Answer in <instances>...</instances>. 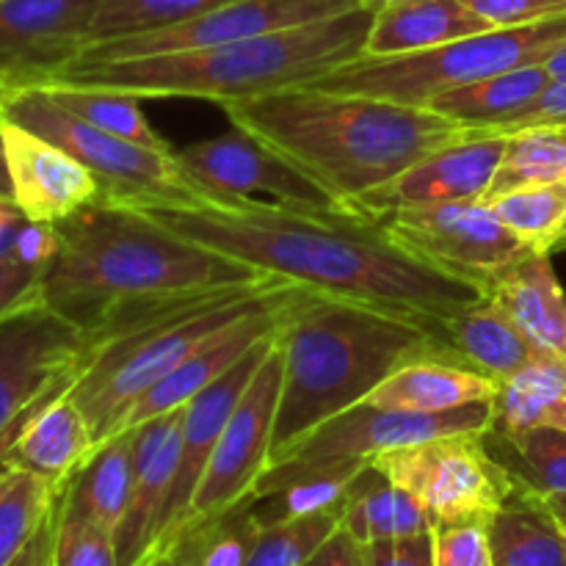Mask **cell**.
<instances>
[{"mask_svg": "<svg viewBox=\"0 0 566 566\" xmlns=\"http://www.w3.org/2000/svg\"><path fill=\"white\" fill-rule=\"evenodd\" d=\"M175 235L252 265L269 276L374 304L442 329L486 298V287L429 265L348 210L293 208L263 199L142 208Z\"/></svg>", "mask_w": 566, "mask_h": 566, "instance_id": "6da1fadb", "label": "cell"}, {"mask_svg": "<svg viewBox=\"0 0 566 566\" xmlns=\"http://www.w3.org/2000/svg\"><path fill=\"white\" fill-rule=\"evenodd\" d=\"M59 252L42 302L105 340L191 298L271 280L263 271L175 235L142 208L94 205L55 224Z\"/></svg>", "mask_w": 566, "mask_h": 566, "instance_id": "7a4b0ae2", "label": "cell"}, {"mask_svg": "<svg viewBox=\"0 0 566 566\" xmlns=\"http://www.w3.org/2000/svg\"><path fill=\"white\" fill-rule=\"evenodd\" d=\"M221 108L232 127L291 160L348 213L365 193L434 149L470 136V130L431 108L326 92L313 83Z\"/></svg>", "mask_w": 566, "mask_h": 566, "instance_id": "3957f363", "label": "cell"}, {"mask_svg": "<svg viewBox=\"0 0 566 566\" xmlns=\"http://www.w3.org/2000/svg\"><path fill=\"white\" fill-rule=\"evenodd\" d=\"M274 340L282 354V390L271 464L324 420L363 403L403 365L457 354L442 329L426 321L310 287L282 310Z\"/></svg>", "mask_w": 566, "mask_h": 566, "instance_id": "277c9868", "label": "cell"}, {"mask_svg": "<svg viewBox=\"0 0 566 566\" xmlns=\"http://www.w3.org/2000/svg\"><path fill=\"white\" fill-rule=\"evenodd\" d=\"M374 14L376 9L359 6L346 14L213 48L108 64H70L44 83L108 88L138 99L197 97L219 105L241 103L282 88L307 86L357 61Z\"/></svg>", "mask_w": 566, "mask_h": 566, "instance_id": "5b68a950", "label": "cell"}, {"mask_svg": "<svg viewBox=\"0 0 566 566\" xmlns=\"http://www.w3.org/2000/svg\"><path fill=\"white\" fill-rule=\"evenodd\" d=\"M293 282L271 276L254 285H235L186 304L166 310L142 321L133 329L108 335L97 343L88 363L72 381V401L86 415L94 431V442L108 440L122 415L136 398H142L155 381L186 363L235 321L269 307L285 296Z\"/></svg>", "mask_w": 566, "mask_h": 566, "instance_id": "8992f818", "label": "cell"}, {"mask_svg": "<svg viewBox=\"0 0 566 566\" xmlns=\"http://www.w3.org/2000/svg\"><path fill=\"white\" fill-rule=\"evenodd\" d=\"M564 44L566 11L525 25L490 28L423 53H403L390 59L359 55L357 61L329 72L313 86L426 108L437 94L448 88L503 75L520 66L545 64Z\"/></svg>", "mask_w": 566, "mask_h": 566, "instance_id": "52a82bcc", "label": "cell"}, {"mask_svg": "<svg viewBox=\"0 0 566 566\" xmlns=\"http://www.w3.org/2000/svg\"><path fill=\"white\" fill-rule=\"evenodd\" d=\"M0 116L50 144L86 166L103 188L99 205L122 208H171V205L208 202L199 188L182 175L177 153L144 147L127 138L88 125L70 114L39 88H9L0 92Z\"/></svg>", "mask_w": 566, "mask_h": 566, "instance_id": "ba28073f", "label": "cell"}, {"mask_svg": "<svg viewBox=\"0 0 566 566\" xmlns=\"http://www.w3.org/2000/svg\"><path fill=\"white\" fill-rule=\"evenodd\" d=\"M370 464L409 492L434 525H486L517 490V475L490 451L486 431H459L392 448Z\"/></svg>", "mask_w": 566, "mask_h": 566, "instance_id": "9c48e42d", "label": "cell"}, {"mask_svg": "<svg viewBox=\"0 0 566 566\" xmlns=\"http://www.w3.org/2000/svg\"><path fill=\"white\" fill-rule=\"evenodd\" d=\"M97 337L50 310L42 296L0 318V459L28 418L72 381Z\"/></svg>", "mask_w": 566, "mask_h": 566, "instance_id": "30bf717a", "label": "cell"}, {"mask_svg": "<svg viewBox=\"0 0 566 566\" xmlns=\"http://www.w3.org/2000/svg\"><path fill=\"white\" fill-rule=\"evenodd\" d=\"M398 247L442 271L490 285L497 271L536 254L484 202H446L374 216Z\"/></svg>", "mask_w": 566, "mask_h": 566, "instance_id": "8fae6325", "label": "cell"}, {"mask_svg": "<svg viewBox=\"0 0 566 566\" xmlns=\"http://www.w3.org/2000/svg\"><path fill=\"white\" fill-rule=\"evenodd\" d=\"M359 6H363L359 0H227L205 14L177 22V25L88 42L72 64H108V61H133L213 48V44H227L235 39L260 36V33L346 14Z\"/></svg>", "mask_w": 566, "mask_h": 566, "instance_id": "7c38bea8", "label": "cell"}, {"mask_svg": "<svg viewBox=\"0 0 566 566\" xmlns=\"http://www.w3.org/2000/svg\"><path fill=\"white\" fill-rule=\"evenodd\" d=\"M280 390L282 354L274 340V348H271V354L260 365L243 398L238 401L235 412H232L230 423H227L224 434H221L219 446H216L213 457H210V464L205 470L202 481H199L191 509H188L177 534L186 525L202 523V520L230 512L232 506H238V503L252 495L254 484H258L260 475L271 464V440H274Z\"/></svg>", "mask_w": 566, "mask_h": 566, "instance_id": "4fadbf2b", "label": "cell"}, {"mask_svg": "<svg viewBox=\"0 0 566 566\" xmlns=\"http://www.w3.org/2000/svg\"><path fill=\"white\" fill-rule=\"evenodd\" d=\"M177 160L182 175L202 191L208 202L271 197V202L293 208L346 210L291 160L276 155L241 127L180 149Z\"/></svg>", "mask_w": 566, "mask_h": 566, "instance_id": "5bb4252c", "label": "cell"}, {"mask_svg": "<svg viewBox=\"0 0 566 566\" xmlns=\"http://www.w3.org/2000/svg\"><path fill=\"white\" fill-rule=\"evenodd\" d=\"M492 420H495L492 401L468 403L448 412H403V409L354 403L352 409L324 420L318 429L310 431L280 462H287V459L293 462H343V459L370 462L392 448L415 446L434 437L459 434V431H490Z\"/></svg>", "mask_w": 566, "mask_h": 566, "instance_id": "9a60e30c", "label": "cell"}, {"mask_svg": "<svg viewBox=\"0 0 566 566\" xmlns=\"http://www.w3.org/2000/svg\"><path fill=\"white\" fill-rule=\"evenodd\" d=\"M103 0H3L0 92L39 86L81 55Z\"/></svg>", "mask_w": 566, "mask_h": 566, "instance_id": "2e32d148", "label": "cell"}, {"mask_svg": "<svg viewBox=\"0 0 566 566\" xmlns=\"http://www.w3.org/2000/svg\"><path fill=\"white\" fill-rule=\"evenodd\" d=\"M503 153H506V136H481L470 133L468 138L434 149L385 182L376 191L365 193L354 213L374 219V216L390 213L401 208H423V205L446 202H484L492 180L497 175Z\"/></svg>", "mask_w": 566, "mask_h": 566, "instance_id": "e0dca14e", "label": "cell"}, {"mask_svg": "<svg viewBox=\"0 0 566 566\" xmlns=\"http://www.w3.org/2000/svg\"><path fill=\"white\" fill-rule=\"evenodd\" d=\"M274 335L260 340L241 363L232 365L221 379H216L213 385L205 387L202 392H197V396L182 407L180 457H177V470L175 481H171L169 501H166L164 517H160L158 539H155L149 553L164 551L171 542V536L177 534V528L182 525V520H186L193 495H197L199 490V481H202L205 470H208L210 457H213L216 446H219L221 434H224L238 401H241L249 381L254 379L258 368L265 363L271 348H274Z\"/></svg>", "mask_w": 566, "mask_h": 566, "instance_id": "ac0fdd59", "label": "cell"}, {"mask_svg": "<svg viewBox=\"0 0 566 566\" xmlns=\"http://www.w3.org/2000/svg\"><path fill=\"white\" fill-rule=\"evenodd\" d=\"M11 199L28 221L61 224L103 202L97 177L48 138L3 119Z\"/></svg>", "mask_w": 566, "mask_h": 566, "instance_id": "d6986e66", "label": "cell"}, {"mask_svg": "<svg viewBox=\"0 0 566 566\" xmlns=\"http://www.w3.org/2000/svg\"><path fill=\"white\" fill-rule=\"evenodd\" d=\"M298 291H302V285H293L291 291L282 298H276L274 304L247 315V318L235 321V324L221 329L216 337H210V340L205 343L199 352H193L186 363L177 365L171 374H166L164 379L155 381L142 398H136V401L127 407V412L119 418L116 429L111 431V437L119 434V431H130L133 426L171 412V409L186 407L197 392H202L205 387L213 385L216 379H221L232 365L241 363L260 340L274 335L282 310L296 298Z\"/></svg>", "mask_w": 566, "mask_h": 566, "instance_id": "ffe728a7", "label": "cell"}, {"mask_svg": "<svg viewBox=\"0 0 566 566\" xmlns=\"http://www.w3.org/2000/svg\"><path fill=\"white\" fill-rule=\"evenodd\" d=\"M182 407L133 426V486L127 512L116 531L119 566H136L153 551L160 531L177 457H180Z\"/></svg>", "mask_w": 566, "mask_h": 566, "instance_id": "44dd1931", "label": "cell"}, {"mask_svg": "<svg viewBox=\"0 0 566 566\" xmlns=\"http://www.w3.org/2000/svg\"><path fill=\"white\" fill-rule=\"evenodd\" d=\"M97 448L86 415L70 392H55L22 423L0 464H17L64 486Z\"/></svg>", "mask_w": 566, "mask_h": 566, "instance_id": "7402d4cb", "label": "cell"}, {"mask_svg": "<svg viewBox=\"0 0 566 566\" xmlns=\"http://www.w3.org/2000/svg\"><path fill=\"white\" fill-rule=\"evenodd\" d=\"M497 387L501 381L475 370L457 354H440L398 368L363 403L403 412H448L468 403L495 401Z\"/></svg>", "mask_w": 566, "mask_h": 566, "instance_id": "603a6c76", "label": "cell"}, {"mask_svg": "<svg viewBox=\"0 0 566 566\" xmlns=\"http://www.w3.org/2000/svg\"><path fill=\"white\" fill-rule=\"evenodd\" d=\"M490 28L495 25L475 14L462 0H396L376 9L363 55L390 59V55L423 53Z\"/></svg>", "mask_w": 566, "mask_h": 566, "instance_id": "cb8c5ba5", "label": "cell"}, {"mask_svg": "<svg viewBox=\"0 0 566 566\" xmlns=\"http://www.w3.org/2000/svg\"><path fill=\"white\" fill-rule=\"evenodd\" d=\"M486 296L547 352L566 359V293L558 282L551 254H528L520 263L497 271Z\"/></svg>", "mask_w": 566, "mask_h": 566, "instance_id": "d4e9b609", "label": "cell"}, {"mask_svg": "<svg viewBox=\"0 0 566 566\" xmlns=\"http://www.w3.org/2000/svg\"><path fill=\"white\" fill-rule=\"evenodd\" d=\"M448 346L495 381H509L531 365L547 357V348L536 346L490 296L442 324Z\"/></svg>", "mask_w": 566, "mask_h": 566, "instance_id": "484cf974", "label": "cell"}, {"mask_svg": "<svg viewBox=\"0 0 566 566\" xmlns=\"http://www.w3.org/2000/svg\"><path fill=\"white\" fill-rule=\"evenodd\" d=\"M551 83L553 75L545 64L520 66V70L503 72V75L448 88V92L437 94L426 108L457 122L470 133L497 136V130L509 125L514 116L528 111Z\"/></svg>", "mask_w": 566, "mask_h": 566, "instance_id": "4316f807", "label": "cell"}, {"mask_svg": "<svg viewBox=\"0 0 566 566\" xmlns=\"http://www.w3.org/2000/svg\"><path fill=\"white\" fill-rule=\"evenodd\" d=\"M492 566H566V536L536 490L517 479L506 506L486 523Z\"/></svg>", "mask_w": 566, "mask_h": 566, "instance_id": "83f0119b", "label": "cell"}, {"mask_svg": "<svg viewBox=\"0 0 566 566\" xmlns=\"http://www.w3.org/2000/svg\"><path fill=\"white\" fill-rule=\"evenodd\" d=\"M340 528H346L359 545L381 539H407L429 534L434 528L431 514L409 492L398 490L374 464H365L346 492Z\"/></svg>", "mask_w": 566, "mask_h": 566, "instance_id": "f1b7e54d", "label": "cell"}, {"mask_svg": "<svg viewBox=\"0 0 566 566\" xmlns=\"http://www.w3.org/2000/svg\"><path fill=\"white\" fill-rule=\"evenodd\" d=\"M133 486V429L99 442L66 481L64 501L116 536Z\"/></svg>", "mask_w": 566, "mask_h": 566, "instance_id": "f546056e", "label": "cell"}, {"mask_svg": "<svg viewBox=\"0 0 566 566\" xmlns=\"http://www.w3.org/2000/svg\"><path fill=\"white\" fill-rule=\"evenodd\" d=\"M64 486L17 464H0V566H9L25 551Z\"/></svg>", "mask_w": 566, "mask_h": 566, "instance_id": "4dcf8cb0", "label": "cell"}, {"mask_svg": "<svg viewBox=\"0 0 566 566\" xmlns=\"http://www.w3.org/2000/svg\"><path fill=\"white\" fill-rule=\"evenodd\" d=\"M258 534L260 523L252 497H247L219 517L186 525L166 551L175 553L182 566H247Z\"/></svg>", "mask_w": 566, "mask_h": 566, "instance_id": "1f68e13d", "label": "cell"}, {"mask_svg": "<svg viewBox=\"0 0 566 566\" xmlns=\"http://www.w3.org/2000/svg\"><path fill=\"white\" fill-rule=\"evenodd\" d=\"M31 88L44 92L53 103H59L61 108L81 116L88 125L99 127V130L114 133V136L127 138V142L144 144V147L171 153V144L149 125L144 111L138 108V97H133V94L108 92V88L92 86H70V83H42V86Z\"/></svg>", "mask_w": 566, "mask_h": 566, "instance_id": "d6a6232c", "label": "cell"}, {"mask_svg": "<svg viewBox=\"0 0 566 566\" xmlns=\"http://www.w3.org/2000/svg\"><path fill=\"white\" fill-rule=\"evenodd\" d=\"M566 180V125H539L509 133L497 175L484 202L520 186Z\"/></svg>", "mask_w": 566, "mask_h": 566, "instance_id": "836d02e7", "label": "cell"}, {"mask_svg": "<svg viewBox=\"0 0 566 566\" xmlns=\"http://www.w3.org/2000/svg\"><path fill=\"white\" fill-rule=\"evenodd\" d=\"M484 205H490L492 213L531 249L545 254L556 252L566 224V180L512 188Z\"/></svg>", "mask_w": 566, "mask_h": 566, "instance_id": "e575fe53", "label": "cell"}, {"mask_svg": "<svg viewBox=\"0 0 566 566\" xmlns=\"http://www.w3.org/2000/svg\"><path fill=\"white\" fill-rule=\"evenodd\" d=\"M490 434L509 446L517 468L512 473L539 495H566V429L534 426L520 431H495Z\"/></svg>", "mask_w": 566, "mask_h": 566, "instance_id": "d590c367", "label": "cell"}, {"mask_svg": "<svg viewBox=\"0 0 566 566\" xmlns=\"http://www.w3.org/2000/svg\"><path fill=\"white\" fill-rule=\"evenodd\" d=\"M343 509H346V501L340 506L324 509V512L265 525L254 539L247 566H302L340 528Z\"/></svg>", "mask_w": 566, "mask_h": 566, "instance_id": "8d00e7d4", "label": "cell"}, {"mask_svg": "<svg viewBox=\"0 0 566 566\" xmlns=\"http://www.w3.org/2000/svg\"><path fill=\"white\" fill-rule=\"evenodd\" d=\"M221 3L227 0H103L92 22L88 42L158 31V28L205 14Z\"/></svg>", "mask_w": 566, "mask_h": 566, "instance_id": "74e56055", "label": "cell"}, {"mask_svg": "<svg viewBox=\"0 0 566 566\" xmlns=\"http://www.w3.org/2000/svg\"><path fill=\"white\" fill-rule=\"evenodd\" d=\"M53 566H119L116 536L86 514L66 506L64 495H61Z\"/></svg>", "mask_w": 566, "mask_h": 566, "instance_id": "f35d334b", "label": "cell"}, {"mask_svg": "<svg viewBox=\"0 0 566 566\" xmlns=\"http://www.w3.org/2000/svg\"><path fill=\"white\" fill-rule=\"evenodd\" d=\"M431 545H434V566H492L484 523L434 525Z\"/></svg>", "mask_w": 566, "mask_h": 566, "instance_id": "ab89813d", "label": "cell"}, {"mask_svg": "<svg viewBox=\"0 0 566 566\" xmlns=\"http://www.w3.org/2000/svg\"><path fill=\"white\" fill-rule=\"evenodd\" d=\"M462 3L495 28L525 25L566 11V0H462Z\"/></svg>", "mask_w": 566, "mask_h": 566, "instance_id": "60d3db41", "label": "cell"}, {"mask_svg": "<svg viewBox=\"0 0 566 566\" xmlns=\"http://www.w3.org/2000/svg\"><path fill=\"white\" fill-rule=\"evenodd\" d=\"M44 269L48 265L25 263L14 252L0 258V318L31 302V298L42 296L39 287H42Z\"/></svg>", "mask_w": 566, "mask_h": 566, "instance_id": "b9f144b4", "label": "cell"}, {"mask_svg": "<svg viewBox=\"0 0 566 566\" xmlns=\"http://www.w3.org/2000/svg\"><path fill=\"white\" fill-rule=\"evenodd\" d=\"M539 125H566V75L553 77V83L542 92V97L528 111L514 116L509 125H503L497 136H509V133Z\"/></svg>", "mask_w": 566, "mask_h": 566, "instance_id": "7bdbcfd3", "label": "cell"}, {"mask_svg": "<svg viewBox=\"0 0 566 566\" xmlns=\"http://www.w3.org/2000/svg\"><path fill=\"white\" fill-rule=\"evenodd\" d=\"M59 252V230L55 224H44V221H25L17 232L14 254L25 263L48 265Z\"/></svg>", "mask_w": 566, "mask_h": 566, "instance_id": "ee69618b", "label": "cell"}, {"mask_svg": "<svg viewBox=\"0 0 566 566\" xmlns=\"http://www.w3.org/2000/svg\"><path fill=\"white\" fill-rule=\"evenodd\" d=\"M302 566H365L363 545L346 528H337Z\"/></svg>", "mask_w": 566, "mask_h": 566, "instance_id": "f6af8a7d", "label": "cell"}, {"mask_svg": "<svg viewBox=\"0 0 566 566\" xmlns=\"http://www.w3.org/2000/svg\"><path fill=\"white\" fill-rule=\"evenodd\" d=\"M64 495V492H61ZM59 512H61V497L53 506V512L48 514V520L42 523V528L36 531L31 542L25 545V551L14 558L9 566H53V551H55V531H59Z\"/></svg>", "mask_w": 566, "mask_h": 566, "instance_id": "bcb514c9", "label": "cell"}, {"mask_svg": "<svg viewBox=\"0 0 566 566\" xmlns=\"http://www.w3.org/2000/svg\"><path fill=\"white\" fill-rule=\"evenodd\" d=\"M398 566H434V545H431L429 534L407 536V539L396 542Z\"/></svg>", "mask_w": 566, "mask_h": 566, "instance_id": "7dc6e473", "label": "cell"}, {"mask_svg": "<svg viewBox=\"0 0 566 566\" xmlns=\"http://www.w3.org/2000/svg\"><path fill=\"white\" fill-rule=\"evenodd\" d=\"M363 556H365V566H398L396 542L390 539L363 545Z\"/></svg>", "mask_w": 566, "mask_h": 566, "instance_id": "c3c4849f", "label": "cell"}, {"mask_svg": "<svg viewBox=\"0 0 566 566\" xmlns=\"http://www.w3.org/2000/svg\"><path fill=\"white\" fill-rule=\"evenodd\" d=\"M542 501H545L547 512L553 514V520H556L558 528H562L566 536V495H542Z\"/></svg>", "mask_w": 566, "mask_h": 566, "instance_id": "681fc988", "label": "cell"}, {"mask_svg": "<svg viewBox=\"0 0 566 566\" xmlns=\"http://www.w3.org/2000/svg\"><path fill=\"white\" fill-rule=\"evenodd\" d=\"M0 199H11V177H9V164H6L3 122H0ZM11 202H14V199H11Z\"/></svg>", "mask_w": 566, "mask_h": 566, "instance_id": "f907efd6", "label": "cell"}, {"mask_svg": "<svg viewBox=\"0 0 566 566\" xmlns=\"http://www.w3.org/2000/svg\"><path fill=\"white\" fill-rule=\"evenodd\" d=\"M25 221H28V219H25ZM25 221H20V224L0 227V258H6V254H11V252H14L17 232H20V227L25 224Z\"/></svg>", "mask_w": 566, "mask_h": 566, "instance_id": "816d5d0a", "label": "cell"}, {"mask_svg": "<svg viewBox=\"0 0 566 566\" xmlns=\"http://www.w3.org/2000/svg\"><path fill=\"white\" fill-rule=\"evenodd\" d=\"M20 221H25V216L20 213V208H17L11 199H0V227L20 224Z\"/></svg>", "mask_w": 566, "mask_h": 566, "instance_id": "f5cc1de1", "label": "cell"}, {"mask_svg": "<svg viewBox=\"0 0 566 566\" xmlns=\"http://www.w3.org/2000/svg\"><path fill=\"white\" fill-rule=\"evenodd\" d=\"M136 566H182V564L175 553L164 551V553H149V556H144Z\"/></svg>", "mask_w": 566, "mask_h": 566, "instance_id": "db71d44e", "label": "cell"}, {"mask_svg": "<svg viewBox=\"0 0 566 566\" xmlns=\"http://www.w3.org/2000/svg\"><path fill=\"white\" fill-rule=\"evenodd\" d=\"M545 66H547V72H551L553 77L566 75V44H564V48H558L556 53H553L551 59L545 61Z\"/></svg>", "mask_w": 566, "mask_h": 566, "instance_id": "11a10c76", "label": "cell"}, {"mask_svg": "<svg viewBox=\"0 0 566 566\" xmlns=\"http://www.w3.org/2000/svg\"><path fill=\"white\" fill-rule=\"evenodd\" d=\"M363 6H370V9H379V6L385 3H396V0H359Z\"/></svg>", "mask_w": 566, "mask_h": 566, "instance_id": "9f6ffc18", "label": "cell"}, {"mask_svg": "<svg viewBox=\"0 0 566 566\" xmlns=\"http://www.w3.org/2000/svg\"><path fill=\"white\" fill-rule=\"evenodd\" d=\"M564 247H566V224H564L562 235H558V243H556V249H564Z\"/></svg>", "mask_w": 566, "mask_h": 566, "instance_id": "6f0895ef", "label": "cell"}, {"mask_svg": "<svg viewBox=\"0 0 566 566\" xmlns=\"http://www.w3.org/2000/svg\"><path fill=\"white\" fill-rule=\"evenodd\" d=\"M0 3H3V0H0Z\"/></svg>", "mask_w": 566, "mask_h": 566, "instance_id": "680465c9", "label": "cell"}]
</instances>
